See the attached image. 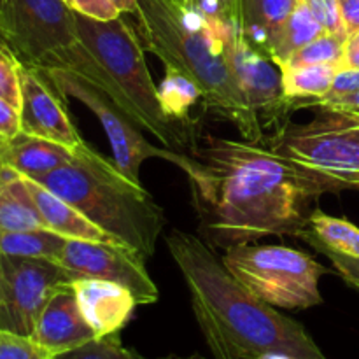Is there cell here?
I'll return each instance as SVG.
<instances>
[{"label": "cell", "mask_w": 359, "mask_h": 359, "mask_svg": "<svg viewBox=\"0 0 359 359\" xmlns=\"http://www.w3.org/2000/svg\"><path fill=\"white\" fill-rule=\"evenodd\" d=\"M188 170L203 238L231 249L265 237H300L325 184L273 147L205 135Z\"/></svg>", "instance_id": "6da1fadb"}, {"label": "cell", "mask_w": 359, "mask_h": 359, "mask_svg": "<svg viewBox=\"0 0 359 359\" xmlns=\"http://www.w3.org/2000/svg\"><path fill=\"white\" fill-rule=\"evenodd\" d=\"M214 359H328L300 323L242 287L200 237H165Z\"/></svg>", "instance_id": "7a4b0ae2"}, {"label": "cell", "mask_w": 359, "mask_h": 359, "mask_svg": "<svg viewBox=\"0 0 359 359\" xmlns=\"http://www.w3.org/2000/svg\"><path fill=\"white\" fill-rule=\"evenodd\" d=\"M137 25L144 48L165 67L191 77L207 111L226 119L245 140L263 142V126L238 88L226 56V42L186 0H137Z\"/></svg>", "instance_id": "3957f363"}, {"label": "cell", "mask_w": 359, "mask_h": 359, "mask_svg": "<svg viewBox=\"0 0 359 359\" xmlns=\"http://www.w3.org/2000/svg\"><path fill=\"white\" fill-rule=\"evenodd\" d=\"M34 181L142 258H151L156 251L167 223L163 209L142 184L130 181L114 161L86 142L74 149L72 160Z\"/></svg>", "instance_id": "277c9868"}, {"label": "cell", "mask_w": 359, "mask_h": 359, "mask_svg": "<svg viewBox=\"0 0 359 359\" xmlns=\"http://www.w3.org/2000/svg\"><path fill=\"white\" fill-rule=\"evenodd\" d=\"M76 25L81 42L126 95L139 125L153 133L165 147L184 153L189 146L186 126L165 112L160 91L154 86L144 58V48L132 25L121 16L102 21L79 13H76Z\"/></svg>", "instance_id": "5b68a950"}, {"label": "cell", "mask_w": 359, "mask_h": 359, "mask_svg": "<svg viewBox=\"0 0 359 359\" xmlns=\"http://www.w3.org/2000/svg\"><path fill=\"white\" fill-rule=\"evenodd\" d=\"M314 118L286 126L273 149L325 184L330 193L359 188V114L307 107Z\"/></svg>", "instance_id": "8992f818"}, {"label": "cell", "mask_w": 359, "mask_h": 359, "mask_svg": "<svg viewBox=\"0 0 359 359\" xmlns=\"http://www.w3.org/2000/svg\"><path fill=\"white\" fill-rule=\"evenodd\" d=\"M221 262L242 287L272 307L305 311L323 304L319 279L328 270L307 252L244 244L226 249Z\"/></svg>", "instance_id": "52a82bcc"}, {"label": "cell", "mask_w": 359, "mask_h": 359, "mask_svg": "<svg viewBox=\"0 0 359 359\" xmlns=\"http://www.w3.org/2000/svg\"><path fill=\"white\" fill-rule=\"evenodd\" d=\"M0 41L42 72L79 42L76 11L67 0H2Z\"/></svg>", "instance_id": "ba28073f"}, {"label": "cell", "mask_w": 359, "mask_h": 359, "mask_svg": "<svg viewBox=\"0 0 359 359\" xmlns=\"http://www.w3.org/2000/svg\"><path fill=\"white\" fill-rule=\"evenodd\" d=\"M42 74L48 77L49 83L62 97L76 98L97 116L107 133L116 167L130 181L142 184L139 179L140 167L149 158H161L165 161H170L182 172L189 168L193 161L189 154L147 142L144 133L140 132L142 126L95 84L67 70H46Z\"/></svg>", "instance_id": "9c48e42d"}, {"label": "cell", "mask_w": 359, "mask_h": 359, "mask_svg": "<svg viewBox=\"0 0 359 359\" xmlns=\"http://www.w3.org/2000/svg\"><path fill=\"white\" fill-rule=\"evenodd\" d=\"M4 298L0 330L32 337L39 316L60 287L77 279L60 263L2 255Z\"/></svg>", "instance_id": "30bf717a"}, {"label": "cell", "mask_w": 359, "mask_h": 359, "mask_svg": "<svg viewBox=\"0 0 359 359\" xmlns=\"http://www.w3.org/2000/svg\"><path fill=\"white\" fill-rule=\"evenodd\" d=\"M60 265L77 279H102L125 286L139 305L158 302V287L146 270V258L133 249L107 242L70 241L67 242Z\"/></svg>", "instance_id": "8fae6325"}, {"label": "cell", "mask_w": 359, "mask_h": 359, "mask_svg": "<svg viewBox=\"0 0 359 359\" xmlns=\"http://www.w3.org/2000/svg\"><path fill=\"white\" fill-rule=\"evenodd\" d=\"M224 48L238 88L262 126L277 125L294 105L284 91L280 67L249 44L241 32H235Z\"/></svg>", "instance_id": "7c38bea8"}, {"label": "cell", "mask_w": 359, "mask_h": 359, "mask_svg": "<svg viewBox=\"0 0 359 359\" xmlns=\"http://www.w3.org/2000/svg\"><path fill=\"white\" fill-rule=\"evenodd\" d=\"M62 98L41 70L21 63V132L76 149L84 140Z\"/></svg>", "instance_id": "4fadbf2b"}, {"label": "cell", "mask_w": 359, "mask_h": 359, "mask_svg": "<svg viewBox=\"0 0 359 359\" xmlns=\"http://www.w3.org/2000/svg\"><path fill=\"white\" fill-rule=\"evenodd\" d=\"M32 339L51 356L77 349L97 339L81 312L72 283L53 294L35 323Z\"/></svg>", "instance_id": "5bb4252c"}, {"label": "cell", "mask_w": 359, "mask_h": 359, "mask_svg": "<svg viewBox=\"0 0 359 359\" xmlns=\"http://www.w3.org/2000/svg\"><path fill=\"white\" fill-rule=\"evenodd\" d=\"M72 286L81 312L97 339L121 332L139 305L135 297L121 284L81 277L74 280Z\"/></svg>", "instance_id": "9a60e30c"}, {"label": "cell", "mask_w": 359, "mask_h": 359, "mask_svg": "<svg viewBox=\"0 0 359 359\" xmlns=\"http://www.w3.org/2000/svg\"><path fill=\"white\" fill-rule=\"evenodd\" d=\"M28 189L35 200L39 212H41L42 223L48 230L70 238V241H88V242H107V244H119L116 238L105 233L102 228L91 223L84 217L79 210L58 195L49 191L42 184L30 177H25ZM123 245V244H121Z\"/></svg>", "instance_id": "2e32d148"}, {"label": "cell", "mask_w": 359, "mask_h": 359, "mask_svg": "<svg viewBox=\"0 0 359 359\" xmlns=\"http://www.w3.org/2000/svg\"><path fill=\"white\" fill-rule=\"evenodd\" d=\"M74 158V149L42 137L21 132L0 146V163L9 165L25 177L37 179Z\"/></svg>", "instance_id": "e0dca14e"}, {"label": "cell", "mask_w": 359, "mask_h": 359, "mask_svg": "<svg viewBox=\"0 0 359 359\" xmlns=\"http://www.w3.org/2000/svg\"><path fill=\"white\" fill-rule=\"evenodd\" d=\"M302 0H238V28L245 41L269 56V49Z\"/></svg>", "instance_id": "ac0fdd59"}, {"label": "cell", "mask_w": 359, "mask_h": 359, "mask_svg": "<svg viewBox=\"0 0 359 359\" xmlns=\"http://www.w3.org/2000/svg\"><path fill=\"white\" fill-rule=\"evenodd\" d=\"M46 228L25 175L0 163V235Z\"/></svg>", "instance_id": "d6986e66"}, {"label": "cell", "mask_w": 359, "mask_h": 359, "mask_svg": "<svg viewBox=\"0 0 359 359\" xmlns=\"http://www.w3.org/2000/svg\"><path fill=\"white\" fill-rule=\"evenodd\" d=\"M304 242L319 252L328 251L359 258V228L342 217H333L314 209L307 228L300 233Z\"/></svg>", "instance_id": "ffe728a7"}, {"label": "cell", "mask_w": 359, "mask_h": 359, "mask_svg": "<svg viewBox=\"0 0 359 359\" xmlns=\"http://www.w3.org/2000/svg\"><path fill=\"white\" fill-rule=\"evenodd\" d=\"M321 34H325V30L302 0L297 9L286 20V23L277 32L276 39L269 49V56L279 67L284 65V63L290 62V58L298 49L307 46L309 42H312Z\"/></svg>", "instance_id": "44dd1931"}, {"label": "cell", "mask_w": 359, "mask_h": 359, "mask_svg": "<svg viewBox=\"0 0 359 359\" xmlns=\"http://www.w3.org/2000/svg\"><path fill=\"white\" fill-rule=\"evenodd\" d=\"M342 69L339 63H318V65L290 67L283 65L284 91L290 100H321L332 90L337 72Z\"/></svg>", "instance_id": "7402d4cb"}, {"label": "cell", "mask_w": 359, "mask_h": 359, "mask_svg": "<svg viewBox=\"0 0 359 359\" xmlns=\"http://www.w3.org/2000/svg\"><path fill=\"white\" fill-rule=\"evenodd\" d=\"M67 242L69 238L62 237L48 228L11 231V233L0 235V252L6 256L41 258L60 263Z\"/></svg>", "instance_id": "603a6c76"}, {"label": "cell", "mask_w": 359, "mask_h": 359, "mask_svg": "<svg viewBox=\"0 0 359 359\" xmlns=\"http://www.w3.org/2000/svg\"><path fill=\"white\" fill-rule=\"evenodd\" d=\"M158 91L165 112L174 121L189 125V109L202 98V91L195 81L175 67H165V77Z\"/></svg>", "instance_id": "cb8c5ba5"}, {"label": "cell", "mask_w": 359, "mask_h": 359, "mask_svg": "<svg viewBox=\"0 0 359 359\" xmlns=\"http://www.w3.org/2000/svg\"><path fill=\"white\" fill-rule=\"evenodd\" d=\"M347 42L349 39L346 35L337 34H321L314 41L309 42L302 49H298L290 62L284 65L290 67H302V65H318V63H339L342 65L344 55H346ZM283 67V65H280Z\"/></svg>", "instance_id": "d4e9b609"}, {"label": "cell", "mask_w": 359, "mask_h": 359, "mask_svg": "<svg viewBox=\"0 0 359 359\" xmlns=\"http://www.w3.org/2000/svg\"><path fill=\"white\" fill-rule=\"evenodd\" d=\"M202 14L223 37H230L238 28V0H186Z\"/></svg>", "instance_id": "484cf974"}, {"label": "cell", "mask_w": 359, "mask_h": 359, "mask_svg": "<svg viewBox=\"0 0 359 359\" xmlns=\"http://www.w3.org/2000/svg\"><path fill=\"white\" fill-rule=\"evenodd\" d=\"M53 359H144L133 351L126 349L119 340V333L95 339L77 349L53 356Z\"/></svg>", "instance_id": "4316f807"}, {"label": "cell", "mask_w": 359, "mask_h": 359, "mask_svg": "<svg viewBox=\"0 0 359 359\" xmlns=\"http://www.w3.org/2000/svg\"><path fill=\"white\" fill-rule=\"evenodd\" d=\"M0 98L21 109V62L0 41Z\"/></svg>", "instance_id": "83f0119b"}, {"label": "cell", "mask_w": 359, "mask_h": 359, "mask_svg": "<svg viewBox=\"0 0 359 359\" xmlns=\"http://www.w3.org/2000/svg\"><path fill=\"white\" fill-rule=\"evenodd\" d=\"M0 359H53L32 337L0 330Z\"/></svg>", "instance_id": "f1b7e54d"}, {"label": "cell", "mask_w": 359, "mask_h": 359, "mask_svg": "<svg viewBox=\"0 0 359 359\" xmlns=\"http://www.w3.org/2000/svg\"><path fill=\"white\" fill-rule=\"evenodd\" d=\"M304 4L314 14V18L319 21L323 30L328 32V34L346 35L347 37L342 16H340L339 0H304Z\"/></svg>", "instance_id": "f546056e"}, {"label": "cell", "mask_w": 359, "mask_h": 359, "mask_svg": "<svg viewBox=\"0 0 359 359\" xmlns=\"http://www.w3.org/2000/svg\"><path fill=\"white\" fill-rule=\"evenodd\" d=\"M72 9L76 13L84 14V16L102 21H109L121 16V13L116 9L112 0H72Z\"/></svg>", "instance_id": "4dcf8cb0"}, {"label": "cell", "mask_w": 359, "mask_h": 359, "mask_svg": "<svg viewBox=\"0 0 359 359\" xmlns=\"http://www.w3.org/2000/svg\"><path fill=\"white\" fill-rule=\"evenodd\" d=\"M321 252L333 263L337 272L340 273V277H342L349 286L359 290V258L340 255V252L335 251H328V249H325V251Z\"/></svg>", "instance_id": "1f68e13d"}, {"label": "cell", "mask_w": 359, "mask_h": 359, "mask_svg": "<svg viewBox=\"0 0 359 359\" xmlns=\"http://www.w3.org/2000/svg\"><path fill=\"white\" fill-rule=\"evenodd\" d=\"M21 133V116L9 102L0 98V146Z\"/></svg>", "instance_id": "d6a6232c"}, {"label": "cell", "mask_w": 359, "mask_h": 359, "mask_svg": "<svg viewBox=\"0 0 359 359\" xmlns=\"http://www.w3.org/2000/svg\"><path fill=\"white\" fill-rule=\"evenodd\" d=\"M359 91V69H347V67H342V69L337 72L335 81L332 84V90L321 100H328V98H339L344 97V95H351Z\"/></svg>", "instance_id": "836d02e7"}, {"label": "cell", "mask_w": 359, "mask_h": 359, "mask_svg": "<svg viewBox=\"0 0 359 359\" xmlns=\"http://www.w3.org/2000/svg\"><path fill=\"white\" fill-rule=\"evenodd\" d=\"M339 7L347 37L353 39L359 34V0H339Z\"/></svg>", "instance_id": "e575fe53"}, {"label": "cell", "mask_w": 359, "mask_h": 359, "mask_svg": "<svg viewBox=\"0 0 359 359\" xmlns=\"http://www.w3.org/2000/svg\"><path fill=\"white\" fill-rule=\"evenodd\" d=\"M342 67H347V69H359V44L358 42L349 41L347 42L346 55H344Z\"/></svg>", "instance_id": "d590c367"}, {"label": "cell", "mask_w": 359, "mask_h": 359, "mask_svg": "<svg viewBox=\"0 0 359 359\" xmlns=\"http://www.w3.org/2000/svg\"><path fill=\"white\" fill-rule=\"evenodd\" d=\"M116 9L121 14H135L137 13V0H112Z\"/></svg>", "instance_id": "8d00e7d4"}, {"label": "cell", "mask_w": 359, "mask_h": 359, "mask_svg": "<svg viewBox=\"0 0 359 359\" xmlns=\"http://www.w3.org/2000/svg\"><path fill=\"white\" fill-rule=\"evenodd\" d=\"M158 359H207V358H203L202 354L195 353V354H189V356H177V354H168V356L158 358Z\"/></svg>", "instance_id": "74e56055"}, {"label": "cell", "mask_w": 359, "mask_h": 359, "mask_svg": "<svg viewBox=\"0 0 359 359\" xmlns=\"http://www.w3.org/2000/svg\"><path fill=\"white\" fill-rule=\"evenodd\" d=\"M4 298V270H2V252H0V304Z\"/></svg>", "instance_id": "f35d334b"}, {"label": "cell", "mask_w": 359, "mask_h": 359, "mask_svg": "<svg viewBox=\"0 0 359 359\" xmlns=\"http://www.w3.org/2000/svg\"><path fill=\"white\" fill-rule=\"evenodd\" d=\"M349 41H353V42H358V44H359V34H358V35H354V37H353V39H349Z\"/></svg>", "instance_id": "ab89813d"}, {"label": "cell", "mask_w": 359, "mask_h": 359, "mask_svg": "<svg viewBox=\"0 0 359 359\" xmlns=\"http://www.w3.org/2000/svg\"><path fill=\"white\" fill-rule=\"evenodd\" d=\"M67 2H69V4H70V7H72V0H67Z\"/></svg>", "instance_id": "60d3db41"}, {"label": "cell", "mask_w": 359, "mask_h": 359, "mask_svg": "<svg viewBox=\"0 0 359 359\" xmlns=\"http://www.w3.org/2000/svg\"><path fill=\"white\" fill-rule=\"evenodd\" d=\"M0 2H2V0H0Z\"/></svg>", "instance_id": "b9f144b4"}]
</instances>
